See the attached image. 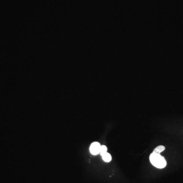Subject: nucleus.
Returning <instances> with one entry per match:
<instances>
[{
	"label": "nucleus",
	"mask_w": 183,
	"mask_h": 183,
	"mask_svg": "<svg viewBox=\"0 0 183 183\" xmlns=\"http://www.w3.org/2000/svg\"><path fill=\"white\" fill-rule=\"evenodd\" d=\"M102 157L103 160L106 162H110V161H111V159H112L111 155L107 152L102 155Z\"/></svg>",
	"instance_id": "obj_3"
},
{
	"label": "nucleus",
	"mask_w": 183,
	"mask_h": 183,
	"mask_svg": "<svg viewBox=\"0 0 183 183\" xmlns=\"http://www.w3.org/2000/svg\"><path fill=\"white\" fill-rule=\"evenodd\" d=\"M101 145L98 142H94L92 144L90 147V151L92 154L96 155L100 152Z\"/></svg>",
	"instance_id": "obj_2"
},
{
	"label": "nucleus",
	"mask_w": 183,
	"mask_h": 183,
	"mask_svg": "<svg viewBox=\"0 0 183 183\" xmlns=\"http://www.w3.org/2000/svg\"><path fill=\"white\" fill-rule=\"evenodd\" d=\"M165 148L163 146H159L157 147L153 151V153L156 154H160L161 152L165 150Z\"/></svg>",
	"instance_id": "obj_4"
},
{
	"label": "nucleus",
	"mask_w": 183,
	"mask_h": 183,
	"mask_svg": "<svg viewBox=\"0 0 183 183\" xmlns=\"http://www.w3.org/2000/svg\"><path fill=\"white\" fill-rule=\"evenodd\" d=\"M107 151V147L106 146H104V145L101 146L100 152V153L101 156H102V155H103L104 154L106 153Z\"/></svg>",
	"instance_id": "obj_5"
},
{
	"label": "nucleus",
	"mask_w": 183,
	"mask_h": 183,
	"mask_svg": "<svg viewBox=\"0 0 183 183\" xmlns=\"http://www.w3.org/2000/svg\"><path fill=\"white\" fill-rule=\"evenodd\" d=\"M150 160L152 165L157 168H163L166 166V161L160 154L152 153L150 156Z\"/></svg>",
	"instance_id": "obj_1"
}]
</instances>
